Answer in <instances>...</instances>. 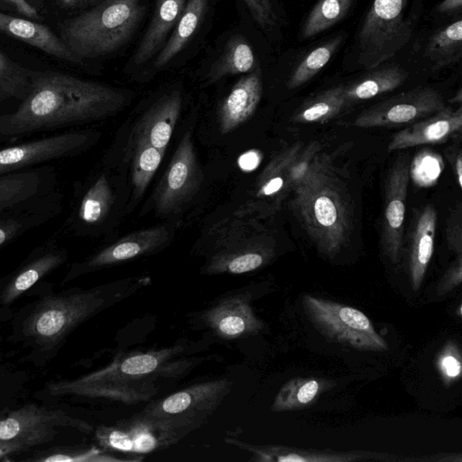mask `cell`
<instances>
[{
    "mask_svg": "<svg viewBox=\"0 0 462 462\" xmlns=\"http://www.w3.org/2000/svg\"><path fill=\"white\" fill-rule=\"evenodd\" d=\"M148 282L147 277H132L59 292L43 288L42 291L36 292L35 300L14 313L7 339L23 351V361L43 368L78 327L133 296Z\"/></svg>",
    "mask_w": 462,
    "mask_h": 462,
    "instance_id": "1",
    "label": "cell"
},
{
    "mask_svg": "<svg viewBox=\"0 0 462 462\" xmlns=\"http://www.w3.org/2000/svg\"><path fill=\"white\" fill-rule=\"evenodd\" d=\"M126 95L60 71H33L29 95L0 116V134L18 136L100 119L122 108Z\"/></svg>",
    "mask_w": 462,
    "mask_h": 462,
    "instance_id": "2",
    "label": "cell"
},
{
    "mask_svg": "<svg viewBox=\"0 0 462 462\" xmlns=\"http://www.w3.org/2000/svg\"><path fill=\"white\" fill-rule=\"evenodd\" d=\"M182 346L133 352L118 356L106 366L72 380L48 383L47 399L81 397L108 399L127 404L144 402L157 393V383L177 377L192 367L196 359L180 358Z\"/></svg>",
    "mask_w": 462,
    "mask_h": 462,
    "instance_id": "3",
    "label": "cell"
},
{
    "mask_svg": "<svg viewBox=\"0 0 462 462\" xmlns=\"http://www.w3.org/2000/svg\"><path fill=\"white\" fill-rule=\"evenodd\" d=\"M292 206L319 251L333 258L351 229L349 199L329 162L317 154L293 189Z\"/></svg>",
    "mask_w": 462,
    "mask_h": 462,
    "instance_id": "4",
    "label": "cell"
},
{
    "mask_svg": "<svg viewBox=\"0 0 462 462\" xmlns=\"http://www.w3.org/2000/svg\"><path fill=\"white\" fill-rule=\"evenodd\" d=\"M143 11L139 0H103L66 20L60 38L79 61L106 56L131 39Z\"/></svg>",
    "mask_w": 462,
    "mask_h": 462,
    "instance_id": "5",
    "label": "cell"
},
{
    "mask_svg": "<svg viewBox=\"0 0 462 462\" xmlns=\"http://www.w3.org/2000/svg\"><path fill=\"white\" fill-rule=\"evenodd\" d=\"M195 422L159 417L141 411L111 425H100L94 433L97 446L103 450L141 457L179 442L199 428Z\"/></svg>",
    "mask_w": 462,
    "mask_h": 462,
    "instance_id": "6",
    "label": "cell"
},
{
    "mask_svg": "<svg viewBox=\"0 0 462 462\" xmlns=\"http://www.w3.org/2000/svg\"><path fill=\"white\" fill-rule=\"evenodd\" d=\"M409 0H374L356 37L357 63L367 69L392 59L410 41L413 21Z\"/></svg>",
    "mask_w": 462,
    "mask_h": 462,
    "instance_id": "7",
    "label": "cell"
},
{
    "mask_svg": "<svg viewBox=\"0 0 462 462\" xmlns=\"http://www.w3.org/2000/svg\"><path fill=\"white\" fill-rule=\"evenodd\" d=\"M301 304L307 319L328 340L357 350L388 349L386 341L361 310L310 294L302 296Z\"/></svg>",
    "mask_w": 462,
    "mask_h": 462,
    "instance_id": "8",
    "label": "cell"
},
{
    "mask_svg": "<svg viewBox=\"0 0 462 462\" xmlns=\"http://www.w3.org/2000/svg\"><path fill=\"white\" fill-rule=\"evenodd\" d=\"M69 430L88 433L92 427L61 409L28 402L0 419V443L18 453L50 443Z\"/></svg>",
    "mask_w": 462,
    "mask_h": 462,
    "instance_id": "9",
    "label": "cell"
},
{
    "mask_svg": "<svg viewBox=\"0 0 462 462\" xmlns=\"http://www.w3.org/2000/svg\"><path fill=\"white\" fill-rule=\"evenodd\" d=\"M253 293L246 288L233 290L215 298L193 319L216 337L235 340L259 334L264 328L252 306Z\"/></svg>",
    "mask_w": 462,
    "mask_h": 462,
    "instance_id": "10",
    "label": "cell"
},
{
    "mask_svg": "<svg viewBox=\"0 0 462 462\" xmlns=\"http://www.w3.org/2000/svg\"><path fill=\"white\" fill-rule=\"evenodd\" d=\"M233 383L226 377L194 383L150 402L143 411L159 417L187 420L201 427L230 393Z\"/></svg>",
    "mask_w": 462,
    "mask_h": 462,
    "instance_id": "11",
    "label": "cell"
},
{
    "mask_svg": "<svg viewBox=\"0 0 462 462\" xmlns=\"http://www.w3.org/2000/svg\"><path fill=\"white\" fill-rule=\"evenodd\" d=\"M203 180L189 133L180 139L168 168L154 191V205L162 215L180 209L199 190Z\"/></svg>",
    "mask_w": 462,
    "mask_h": 462,
    "instance_id": "12",
    "label": "cell"
},
{
    "mask_svg": "<svg viewBox=\"0 0 462 462\" xmlns=\"http://www.w3.org/2000/svg\"><path fill=\"white\" fill-rule=\"evenodd\" d=\"M435 88H416L386 98L359 114L354 125L362 128L410 125L445 107Z\"/></svg>",
    "mask_w": 462,
    "mask_h": 462,
    "instance_id": "13",
    "label": "cell"
},
{
    "mask_svg": "<svg viewBox=\"0 0 462 462\" xmlns=\"http://www.w3.org/2000/svg\"><path fill=\"white\" fill-rule=\"evenodd\" d=\"M165 226H156L130 234L105 247L83 262L71 265L61 285L75 278L155 252L169 240Z\"/></svg>",
    "mask_w": 462,
    "mask_h": 462,
    "instance_id": "14",
    "label": "cell"
},
{
    "mask_svg": "<svg viewBox=\"0 0 462 462\" xmlns=\"http://www.w3.org/2000/svg\"><path fill=\"white\" fill-rule=\"evenodd\" d=\"M409 171V157L402 155L390 169L385 182L382 245L393 263L400 262L402 252Z\"/></svg>",
    "mask_w": 462,
    "mask_h": 462,
    "instance_id": "15",
    "label": "cell"
},
{
    "mask_svg": "<svg viewBox=\"0 0 462 462\" xmlns=\"http://www.w3.org/2000/svg\"><path fill=\"white\" fill-rule=\"evenodd\" d=\"M87 132H67L0 150V174L73 155L88 146Z\"/></svg>",
    "mask_w": 462,
    "mask_h": 462,
    "instance_id": "16",
    "label": "cell"
},
{
    "mask_svg": "<svg viewBox=\"0 0 462 462\" xmlns=\"http://www.w3.org/2000/svg\"><path fill=\"white\" fill-rule=\"evenodd\" d=\"M462 108L445 106L397 132L388 144V151L402 150L422 144L441 143L461 131Z\"/></svg>",
    "mask_w": 462,
    "mask_h": 462,
    "instance_id": "17",
    "label": "cell"
},
{
    "mask_svg": "<svg viewBox=\"0 0 462 462\" xmlns=\"http://www.w3.org/2000/svg\"><path fill=\"white\" fill-rule=\"evenodd\" d=\"M272 256L271 248L259 242H226L214 248L201 273L208 275L247 273L263 267Z\"/></svg>",
    "mask_w": 462,
    "mask_h": 462,
    "instance_id": "18",
    "label": "cell"
},
{
    "mask_svg": "<svg viewBox=\"0 0 462 462\" xmlns=\"http://www.w3.org/2000/svg\"><path fill=\"white\" fill-rule=\"evenodd\" d=\"M67 260L63 250H51L30 258L18 269L0 278V309H9L46 275Z\"/></svg>",
    "mask_w": 462,
    "mask_h": 462,
    "instance_id": "19",
    "label": "cell"
},
{
    "mask_svg": "<svg viewBox=\"0 0 462 462\" xmlns=\"http://www.w3.org/2000/svg\"><path fill=\"white\" fill-rule=\"evenodd\" d=\"M263 93L259 67L242 77L220 104L218 125L221 134H228L245 123L256 110Z\"/></svg>",
    "mask_w": 462,
    "mask_h": 462,
    "instance_id": "20",
    "label": "cell"
},
{
    "mask_svg": "<svg viewBox=\"0 0 462 462\" xmlns=\"http://www.w3.org/2000/svg\"><path fill=\"white\" fill-rule=\"evenodd\" d=\"M0 32L56 59L74 63L80 62L60 36L50 27L36 21L0 12Z\"/></svg>",
    "mask_w": 462,
    "mask_h": 462,
    "instance_id": "21",
    "label": "cell"
},
{
    "mask_svg": "<svg viewBox=\"0 0 462 462\" xmlns=\"http://www.w3.org/2000/svg\"><path fill=\"white\" fill-rule=\"evenodd\" d=\"M180 107L181 95L179 91L174 90L162 97L138 122L135 139L143 140L164 152L171 140Z\"/></svg>",
    "mask_w": 462,
    "mask_h": 462,
    "instance_id": "22",
    "label": "cell"
},
{
    "mask_svg": "<svg viewBox=\"0 0 462 462\" xmlns=\"http://www.w3.org/2000/svg\"><path fill=\"white\" fill-rule=\"evenodd\" d=\"M436 226L437 211L432 205H427L420 212L411 237L409 273L415 291L421 286L433 254Z\"/></svg>",
    "mask_w": 462,
    "mask_h": 462,
    "instance_id": "23",
    "label": "cell"
},
{
    "mask_svg": "<svg viewBox=\"0 0 462 462\" xmlns=\"http://www.w3.org/2000/svg\"><path fill=\"white\" fill-rule=\"evenodd\" d=\"M224 441L251 454L252 459L262 462H348L358 460L356 454L314 451L277 445H253L236 438Z\"/></svg>",
    "mask_w": 462,
    "mask_h": 462,
    "instance_id": "24",
    "label": "cell"
},
{
    "mask_svg": "<svg viewBox=\"0 0 462 462\" xmlns=\"http://www.w3.org/2000/svg\"><path fill=\"white\" fill-rule=\"evenodd\" d=\"M187 0H157L151 23L134 55V65H143L161 49L170 31L176 26Z\"/></svg>",
    "mask_w": 462,
    "mask_h": 462,
    "instance_id": "25",
    "label": "cell"
},
{
    "mask_svg": "<svg viewBox=\"0 0 462 462\" xmlns=\"http://www.w3.org/2000/svg\"><path fill=\"white\" fill-rule=\"evenodd\" d=\"M373 69L374 70L344 86L346 105L392 91L403 84L409 75L406 69L396 64Z\"/></svg>",
    "mask_w": 462,
    "mask_h": 462,
    "instance_id": "26",
    "label": "cell"
},
{
    "mask_svg": "<svg viewBox=\"0 0 462 462\" xmlns=\"http://www.w3.org/2000/svg\"><path fill=\"white\" fill-rule=\"evenodd\" d=\"M209 0H187L181 15L171 37L162 48L153 63L156 69L164 67L189 42L208 8Z\"/></svg>",
    "mask_w": 462,
    "mask_h": 462,
    "instance_id": "27",
    "label": "cell"
},
{
    "mask_svg": "<svg viewBox=\"0 0 462 462\" xmlns=\"http://www.w3.org/2000/svg\"><path fill=\"white\" fill-rule=\"evenodd\" d=\"M256 68L255 56L251 45L242 36L231 37L221 56L212 64L208 80L216 82L226 76L250 72Z\"/></svg>",
    "mask_w": 462,
    "mask_h": 462,
    "instance_id": "28",
    "label": "cell"
},
{
    "mask_svg": "<svg viewBox=\"0 0 462 462\" xmlns=\"http://www.w3.org/2000/svg\"><path fill=\"white\" fill-rule=\"evenodd\" d=\"M425 55L435 70L458 62L462 56V19L436 32L428 42Z\"/></svg>",
    "mask_w": 462,
    "mask_h": 462,
    "instance_id": "29",
    "label": "cell"
},
{
    "mask_svg": "<svg viewBox=\"0 0 462 462\" xmlns=\"http://www.w3.org/2000/svg\"><path fill=\"white\" fill-rule=\"evenodd\" d=\"M300 145H294L277 155L261 174L256 196L260 199L280 200L291 189L290 164Z\"/></svg>",
    "mask_w": 462,
    "mask_h": 462,
    "instance_id": "30",
    "label": "cell"
},
{
    "mask_svg": "<svg viewBox=\"0 0 462 462\" xmlns=\"http://www.w3.org/2000/svg\"><path fill=\"white\" fill-rule=\"evenodd\" d=\"M328 383L313 378L297 377L284 383L276 394L272 410L276 412L305 408L318 398Z\"/></svg>",
    "mask_w": 462,
    "mask_h": 462,
    "instance_id": "31",
    "label": "cell"
},
{
    "mask_svg": "<svg viewBox=\"0 0 462 462\" xmlns=\"http://www.w3.org/2000/svg\"><path fill=\"white\" fill-rule=\"evenodd\" d=\"M344 86L328 88L304 102L293 114L292 122L323 123L334 116L346 107Z\"/></svg>",
    "mask_w": 462,
    "mask_h": 462,
    "instance_id": "32",
    "label": "cell"
},
{
    "mask_svg": "<svg viewBox=\"0 0 462 462\" xmlns=\"http://www.w3.org/2000/svg\"><path fill=\"white\" fill-rule=\"evenodd\" d=\"M142 459L143 457H116L95 445H60L42 449L25 460L33 462H120Z\"/></svg>",
    "mask_w": 462,
    "mask_h": 462,
    "instance_id": "33",
    "label": "cell"
},
{
    "mask_svg": "<svg viewBox=\"0 0 462 462\" xmlns=\"http://www.w3.org/2000/svg\"><path fill=\"white\" fill-rule=\"evenodd\" d=\"M353 0H319L307 16L301 28L302 39L312 38L342 20Z\"/></svg>",
    "mask_w": 462,
    "mask_h": 462,
    "instance_id": "34",
    "label": "cell"
},
{
    "mask_svg": "<svg viewBox=\"0 0 462 462\" xmlns=\"http://www.w3.org/2000/svg\"><path fill=\"white\" fill-rule=\"evenodd\" d=\"M134 141L132 183L135 199H137L145 191L163 158L164 152L143 140L135 139Z\"/></svg>",
    "mask_w": 462,
    "mask_h": 462,
    "instance_id": "35",
    "label": "cell"
},
{
    "mask_svg": "<svg viewBox=\"0 0 462 462\" xmlns=\"http://www.w3.org/2000/svg\"><path fill=\"white\" fill-rule=\"evenodd\" d=\"M342 40V35H337L309 52L290 76L287 81L288 88H296L318 74L330 60Z\"/></svg>",
    "mask_w": 462,
    "mask_h": 462,
    "instance_id": "36",
    "label": "cell"
},
{
    "mask_svg": "<svg viewBox=\"0 0 462 462\" xmlns=\"http://www.w3.org/2000/svg\"><path fill=\"white\" fill-rule=\"evenodd\" d=\"M39 187L40 177L36 171L0 174V209L32 198Z\"/></svg>",
    "mask_w": 462,
    "mask_h": 462,
    "instance_id": "37",
    "label": "cell"
},
{
    "mask_svg": "<svg viewBox=\"0 0 462 462\" xmlns=\"http://www.w3.org/2000/svg\"><path fill=\"white\" fill-rule=\"evenodd\" d=\"M33 71L0 51V96L23 100L30 93Z\"/></svg>",
    "mask_w": 462,
    "mask_h": 462,
    "instance_id": "38",
    "label": "cell"
},
{
    "mask_svg": "<svg viewBox=\"0 0 462 462\" xmlns=\"http://www.w3.org/2000/svg\"><path fill=\"white\" fill-rule=\"evenodd\" d=\"M113 201L112 189L106 178L100 176L84 195L79 215L88 224L102 220L107 214Z\"/></svg>",
    "mask_w": 462,
    "mask_h": 462,
    "instance_id": "39",
    "label": "cell"
},
{
    "mask_svg": "<svg viewBox=\"0 0 462 462\" xmlns=\"http://www.w3.org/2000/svg\"><path fill=\"white\" fill-rule=\"evenodd\" d=\"M443 167L440 155L423 150L410 162V178L420 187H430L437 182Z\"/></svg>",
    "mask_w": 462,
    "mask_h": 462,
    "instance_id": "40",
    "label": "cell"
},
{
    "mask_svg": "<svg viewBox=\"0 0 462 462\" xmlns=\"http://www.w3.org/2000/svg\"><path fill=\"white\" fill-rule=\"evenodd\" d=\"M436 366L446 386H450L461 377V351L456 341L448 340L444 344L437 356Z\"/></svg>",
    "mask_w": 462,
    "mask_h": 462,
    "instance_id": "41",
    "label": "cell"
},
{
    "mask_svg": "<svg viewBox=\"0 0 462 462\" xmlns=\"http://www.w3.org/2000/svg\"><path fill=\"white\" fill-rule=\"evenodd\" d=\"M254 21L263 29L271 30L277 18L271 0H244Z\"/></svg>",
    "mask_w": 462,
    "mask_h": 462,
    "instance_id": "42",
    "label": "cell"
},
{
    "mask_svg": "<svg viewBox=\"0 0 462 462\" xmlns=\"http://www.w3.org/2000/svg\"><path fill=\"white\" fill-rule=\"evenodd\" d=\"M462 281V255L448 268L436 288L438 296H443L457 288Z\"/></svg>",
    "mask_w": 462,
    "mask_h": 462,
    "instance_id": "43",
    "label": "cell"
},
{
    "mask_svg": "<svg viewBox=\"0 0 462 462\" xmlns=\"http://www.w3.org/2000/svg\"><path fill=\"white\" fill-rule=\"evenodd\" d=\"M447 239L449 248L462 255V226L460 209L451 214L447 224Z\"/></svg>",
    "mask_w": 462,
    "mask_h": 462,
    "instance_id": "44",
    "label": "cell"
},
{
    "mask_svg": "<svg viewBox=\"0 0 462 462\" xmlns=\"http://www.w3.org/2000/svg\"><path fill=\"white\" fill-rule=\"evenodd\" d=\"M10 5L23 18L32 21L41 20L42 16L39 11L36 0H1Z\"/></svg>",
    "mask_w": 462,
    "mask_h": 462,
    "instance_id": "45",
    "label": "cell"
},
{
    "mask_svg": "<svg viewBox=\"0 0 462 462\" xmlns=\"http://www.w3.org/2000/svg\"><path fill=\"white\" fill-rule=\"evenodd\" d=\"M447 157L451 164L458 186L462 185V153L460 148H451L447 153Z\"/></svg>",
    "mask_w": 462,
    "mask_h": 462,
    "instance_id": "46",
    "label": "cell"
},
{
    "mask_svg": "<svg viewBox=\"0 0 462 462\" xmlns=\"http://www.w3.org/2000/svg\"><path fill=\"white\" fill-rule=\"evenodd\" d=\"M260 162V155L255 151L242 154L238 160L239 166L245 171L254 170Z\"/></svg>",
    "mask_w": 462,
    "mask_h": 462,
    "instance_id": "47",
    "label": "cell"
},
{
    "mask_svg": "<svg viewBox=\"0 0 462 462\" xmlns=\"http://www.w3.org/2000/svg\"><path fill=\"white\" fill-rule=\"evenodd\" d=\"M20 225L15 221L0 224V246L7 242L19 229Z\"/></svg>",
    "mask_w": 462,
    "mask_h": 462,
    "instance_id": "48",
    "label": "cell"
},
{
    "mask_svg": "<svg viewBox=\"0 0 462 462\" xmlns=\"http://www.w3.org/2000/svg\"><path fill=\"white\" fill-rule=\"evenodd\" d=\"M462 0H443L437 6V11L441 14H453L460 11Z\"/></svg>",
    "mask_w": 462,
    "mask_h": 462,
    "instance_id": "49",
    "label": "cell"
},
{
    "mask_svg": "<svg viewBox=\"0 0 462 462\" xmlns=\"http://www.w3.org/2000/svg\"><path fill=\"white\" fill-rule=\"evenodd\" d=\"M14 313V311L11 308H9V309H0V328L4 324H5L8 321H10V319H12ZM2 342H3V339H2V337L0 335V355H1Z\"/></svg>",
    "mask_w": 462,
    "mask_h": 462,
    "instance_id": "50",
    "label": "cell"
},
{
    "mask_svg": "<svg viewBox=\"0 0 462 462\" xmlns=\"http://www.w3.org/2000/svg\"><path fill=\"white\" fill-rule=\"evenodd\" d=\"M16 453L17 451L10 445L0 443V460H10V457Z\"/></svg>",
    "mask_w": 462,
    "mask_h": 462,
    "instance_id": "51",
    "label": "cell"
},
{
    "mask_svg": "<svg viewBox=\"0 0 462 462\" xmlns=\"http://www.w3.org/2000/svg\"><path fill=\"white\" fill-rule=\"evenodd\" d=\"M12 375L7 367L0 365V387L7 383V378Z\"/></svg>",
    "mask_w": 462,
    "mask_h": 462,
    "instance_id": "52",
    "label": "cell"
},
{
    "mask_svg": "<svg viewBox=\"0 0 462 462\" xmlns=\"http://www.w3.org/2000/svg\"><path fill=\"white\" fill-rule=\"evenodd\" d=\"M59 4L63 7L73 6L79 0H58Z\"/></svg>",
    "mask_w": 462,
    "mask_h": 462,
    "instance_id": "53",
    "label": "cell"
},
{
    "mask_svg": "<svg viewBox=\"0 0 462 462\" xmlns=\"http://www.w3.org/2000/svg\"><path fill=\"white\" fill-rule=\"evenodd\" d=\"M461 89L457 91V97H455L453 99H451V102H458V104L461 103Z\"/></svg>",
    "mask_w": 462,
    "mask_h": 462,
    "instance_id": "54",
    "label": "cell"
},
{
    "mask_svg": "<svg viewBox=\"0 0 462 462\" xmlns=\"http://www.w3.org/2000/svg\"><path fill=\"white\" fill-rule=\"evenodd\" d=\"M79 1H80L81 4H89V3L98 1V0H79Z\"/></svg>",
    "mask_w": 462,
    "mask_h": 462,
    "instance_id": "55",
    "label": "cell"
},
{
    "mask_svg": "<svg viewBox=\"0 0 462 462\" xmlns=\"http://www.w3.org/2000/svg\"><path fill=\"white\" fill-rule=\"evenodd\" d=\"M3 99H5V98H4L3 97H1V96H0V103H1V101H2Z\"/></svg>",
    "mask_w": 462,
    "mask_h": 462,
    "instance_id": "56",
    "label": "cell"
}]
</instances>
